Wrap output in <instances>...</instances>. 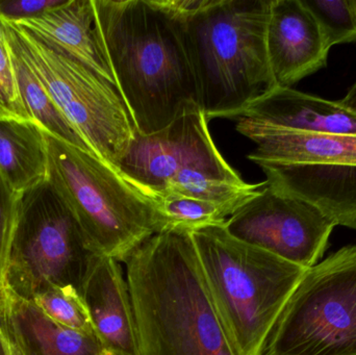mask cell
I'll use <instances>...</instances> for the list:
<instances>
[{
  "mask_svg": "<svg viewBox=\"0 0 356 355\" xmlns=\"http://www.w3.org/2000/svg\"><path fill=\"white\" fill-rule=\"evenodd\" d=\"M124 263L139 355H241L213 304L190 233L154 235Z\"/></svg>",
  "mask_w": 356,
  "mask_h": 355,
  "instance_id": "6da1fadb",
  "label": "cell"
},
{
  "mask_svg": "<svg viewBox=\"0 0 356 355\" xmlns=\"http://www.w3.org/2000/svg\"><path fill=\"white\" fill-rule=\"evenodd\" d=\"M96 22L117 89L136 129L163 131L197 91L179 33L154 0H93Z\"/></svg>",
  "mask_w": 356,
  "mask_h": 355,
  "instance_id": "7a4b0ae2",
  "label": "cell"
},
{
  "mask_svg": "<svg viewBox=\"0 0 356 355\" xmlns=\"http://www.w3.org/2000/svg\"><path fill=\"white\" fill-rule=\"evenodd\" d=\"M271 0H205L168 16L177 26L207 120L234 119L276 87L266 33Z\"/></svg>",
  "mask_w": 356,
  "mask_h": 355,
  "instance_id": "3957f363",
  "label": "cell"
},
{
  "mask_svg": "<svg viewBox=\"0 0 356 355\" xmlns=\"http://www.w3.org/2000/svg\"><path fill=\"white\" fill-rule=\"evenodd\" d=\"M213 304L241 355H264L305 269L230 236L223 224L190 233Z\"/></svg>",
  "mask_w": 356,
  "mask_h": 355,
  "instance_id": "277c9868",
  "label": "cell"
},
{
  "mask_svg": "<svg viewBox=\"0 0 356 355\" xmlns=\"http://www.w3.org/2000/svg\"><path fill=\"white\" fill-rule=\"evenodd\" d=\"M209 120L197 104L152 135L136 133L114 167L146 197L184 195L225 206L232 215L265 185L248 183L213 143Z\"/></svg>",
  "mask_w": 356,
  "mask_h": 355,
  "instance_id": "5b68a950",
  "label": "cell"
},
{
  "mask_svg": "<svg viewBox=\"0 0 356 355\" xmlns=\"http://www.w3.org/2000/svg\"><path fill=\"white\" fill-rule=\"evenodd\" d=\"M49 179L81 224L92 251L125 262L163 231L149 198L99 158L45 133Z\"/></svg>",
  "mask_w": 356,
  "mask_h": 355,
  "instance_id": "8992f818",
  "label": "cell"
},
{
  "mask_svg": "<svg viewBox=\"0 0 356 355\" xmlns=\"http://www.w3.org/2000/svg\"><path fill=\"white\" fill-rule=\"evenodd\" d=\"M254 142L247 158L278 191L319 208L336 226L356 231V135H314L234 118Z\"/></svg>",
  "mask_w": 356,
  "mask_h": 355,
  "instance_id": "52a82bcc",
  "label": "cell"
},
{
  "mask_svg": "<svg viewBox=\"0 0 356 355\" xmlns=\"http://www.w3.org/2000/svg\"><path fill=\"white\" fill-rule=\"evenodd\" d=\"M6 24V40L35 72L91 151L114 168L137 129L116 85L37 33Z\"/></svg>",
  "mask_w": 356,
  "mask_h": 355,
  "instance_id": "ba28073f",
  "label": "cell"
},
{
  "mask_svg": "<svg viewBox=\"0 0 356 355\" xmlns=\"http://www.w3.org/2000/svg\"><path fill=\"white\" fill-rule=\"evenodd\" d=\"M95 256L76 217L47 179L19 196L2 288L27 302L51 285L81 294Z\"/></svg>",
  "mask_w": 356,
  "mask_h": 355,
  "instance_id": "9c48e42d",
  "label": "cell"
},
{
  "mask_svg": "<svg viewBox=\"0 0 356 355\" xmlns=\"http://www.w3.org/2000/svg\"><path fill=\"white\" fill-rule=\"evenodd\" d=\"M264 355H356V244L305 271Z\"/></svg>",
  "mask_w": 356,
  "mask_h": 355,
  "instance_id": "30bf717a",
  "label": "cell"
},
{
  "mask_svg": "<svg viewBox=\"0 0 356 355\" xmlns=\"http://www.w3.org/2000/svg\"><path fill=\"white\" fill-rule=\"evenodd\" d=\"M223 226L236 239L307 270L323 256L336 224L313 204L265 181Z\"/></svg>",
  "mask_w": 356,
  "mask_h": 355,
  "instance_id": "8fae6325",
  "label": "cell"
},
{
  "mask_svg": "<svg viewBox=\"0 0 356 355\" xmlns=\"http://www.w3.org/2000/svg\"><path fill=\"white\" fill-rule=\"evenodd\" d=\"M266 44L280 87L293 88L327 66L330 48L302 0H271Z\"/></svg>",
  "mask_w": 356,
  "mask_h": 355,
  "instance_id": "7c38bea8",
  "label": "cell"
},
{
  "mask_svg": "<svg viewBox=\"0 0 356 355\" xmlns=\"http://www.w3.org/2000/svg\"><path fill=\"white\" fill-rule=\"evenodd\" d=\"M81 295L104 352L112 355H139L131 294L118 261L96 254Z\"/></svg>",
  "mask_w": 356,
  "mask_h": 355,
  "instance_id": "4fadbf2b",
  "label": "cell"
},
{
  "mask_svg": "<svg viewBox=\"0 0 356 355\" xmlns=\"http://www.w3.org/2000/svg\"><path fill=\"white\" fill-rule=\"evenodd\" d=\"M238 117L298 133L356 135V116L338 102L280 85L251 102Z\"/></svg>",
  "mask_w": 356,
  "mask_h": 355,
  "instance_id": "5bb4252c",
  "label": "cell"
},
{
  "mask_svg": "<svg viewBox=\"0 0 356 355\" xmlns=\"http://www.w3.org/2000/svg\"><path fill=\"white\" fill-rule=\"evenodd\" d=\"M0 329L20 355H104L93 333L67 329L48 318L35 304L0 290Z\"/></svg>",
  "mask_w": 356,
  "mask_h": 355,
  "instance_id": "9a60e30c",
  "label": "cell"
},
{
  "mask_svg": "<svg viewBox=\"0 0 356 355\" xmlns=\"http://www.w3.org/2000/svg\"><path fill=\"white\" fill-rule=\"evenodd\" d=\"M14 24L52 42L116 85L98 31L93 0H66L62 6L38 18Z\"/></svg>",
  "mask_w": 356,
  "mask_h": 355,
  "instance_id": "2e32d148",
  "label": "cell"
},
{
  "mask_svg": "<svg viewBox=\"0 0 356 355\" xmlns=\"http://www.w3.org/2000/svg\"><path fill=\"white\" fill-rule=\"evenodd\" d=\"M0 173L18 196L47 181L49 158L39 125L19 119L0 120Z\"/></svg>",
  "mask_w": 356,
  "mask_h": 355,
  "instance_id": "e0dca14e",
  "label": "cell"
},
{
  "mask_svg": "<svg viewBox=\"0 0 356 355\" xmlns=\"http://www.w3.org/2000/svg\"><path fill=\"white\" fill-rule=\"evenodd\" d=\"M8 45L12 53L19 91L31 120L39 125L48 135H54V138L86 151L92 152L83 138L63 116L37 75L29 68L16 48L10 43Z\"/></svg>",
  "mask_w": 356,
  "mask_h": 355,
  "instance_id": "ac0fdd59",
  "label": "cell"
},
{
  "mask_svg": "<svg viewBox=\"0 0 356 355\" xmlns=\"http://www.w3.org/2000/svg\"><path fill=\"white\" fill-rule=\"evenodd\" d=\"M150 200L162 219V233H192L202 227L223 224L232 215L221 204L190 196L166 195Z\"/></svg>",
  "mask_w": 356,
  "mask_h": 355,
  "instance_id": "d6986e66",
  "label": "cell"
},
{
  "mask_svg": "<svg viewBox=\"0 0 356 355\" xmlns=\"http://www.w3.org/2000/svg\"><path fill=\"white\" fill-rule=\"evenodd\" d=\"M31 302L58 324L79 333L95 335L85 302L74 288L48 286Z\"/></svg>",
  "mask_w": 356,
  "mask_h": 355,
  "instance_id": "ffe728a7",
  "label": "cell"
},
{
  "mask_svg": "<svg viewBox=\"0 0 356 355\" xmlns=\"http://www.w3.org/2000/svg\"><path fill=\"white\" fill-rule=\"evenodd\" d=\"M328 47L356 43V0H302Z\"/></svg>",
  "mask_w": 356,
  "mask_h": 355,
  "instance_id": "44dd1931",
  "label": "cell"
},
{
  "mask_svg": "<svg viewBox=\"0 0 356 355\" xmlns=\"http://www.w3.org/2000/svg\"><path fill=\"white\" fill-rule=\"evenodd\" d=\"M18 201L19 196L10 190L0 173V290L3 287L4 271L16 224Z\"/></svg>",
  "mask_w": 356,
  "mask_h": 355,
  "instance_id": "7402d4cb",
  "label": "cell"
},
{
  "mask_svg": "<svg viewBox=\"0 0 356 355\" xmlns=\"http://www.w3.org/2000/svg\"><path fill=\"white\" fill-rule=\"evenodd\" d=\"M66 0H0V19L16 23L38 18L62 6Z\"/></svg>",
  "mask_w": 356,
  "mask_h": 355,
  "instance_id": "603a6c76",
  "label": "cell"
},
{
  "mask_svg": "<svg viewBox=\"0 0 356 355\" xmlns=\"http://www.w3.org/2000/svg\"><path fill=\"white\" fill-rule=\"evenodd\" d=\"M0 92L23 119L31 121L21 98L13 64L12 53L6 39V41L0 42Z\"/></svg>",
  "mask_w": 356,
  "mask_h": 355,
  "instance_id": "cb8c5ba5",
  "label": "cell"
},
{
  "mask_svg": "<svg viewBox=\"0 0 356 355\" xmlns=\"http://www.w3.org/2000/svg\"><path fill=\"white\" fill-rule=\"evenodd\" d=\"M344 110L356 116V81L342 99L337 100Z\"/></svg>",
  "mask_w": 356,
  "mask_h": 355,
  "instance_id": "d4e9b609",
  "label": "cell"
},
{
  "mask_svg": "<svg viewBox=\"0 0 356 355\" xmlns=\"http://www.w3.org/2000/svg\"><path fill=\"white\" fill-rule=\"evenodd\" d=\"M6 119L25 120L15 110L8 100L4 97L3 94L0 92V120H6Z\"/></svg>",
  "mask_w": 356,
  "mask_h": 355,
  "instance_id": "484cf974",
  "label": "cell"
},
{
  "mask_svg": "<svg viewBox=\"0 0 356 355\" xmlns=\"http://www.w3.org/2000/svg\"><path fill=\"white\" fill-rule=\"evenodd\" d=\"M0 355H20L8 336L0 329Z\"/></svg>",
  "mask_w": 356,
  "mask_h": 355,
  "instance_id": "4316f807",
  "label": "cell"
},
{
  "mask_svg": "<svg viewBox=\"0 0 356 355\" xmlns=\"http://www.w3.org/2000/svg\"><path fill=\"white\" fill-rule=\"evenodd\" d=\"M6 24H4L3 21L0 19V42L6 41Z\"/></svg>",
  "mask_w": 356,
  "mask_h": 355,
  "instance_id": "83f0119b",
  "label": "cell"
},
{
  "mask_svg": "<svg viewBox=\"0 0 356 355\" xmlns=\"http://www.w3.org/2000/svg\"><path fill=\"white\" fill-rule=\"evenodd\" d=\"M104 355H112V354H108V352H106V354H104Z\"/></svg>",
  "mask_w": 356,
  "mask_h": 355,
  "instance_id": "f1b7e54d",
  "label": "cell"
}]
</instances>
